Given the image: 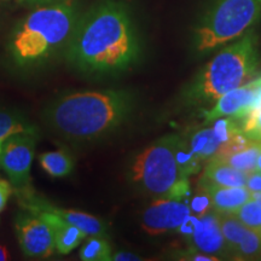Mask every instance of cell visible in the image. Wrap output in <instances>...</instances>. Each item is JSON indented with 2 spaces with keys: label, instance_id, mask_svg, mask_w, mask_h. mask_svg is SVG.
<instances>
[{
  "label": "cell",
  "instance_id": "6da1fadb",
  "mask_svg": "<svg viewBox=\"0 0 261 261\" xmlns=\"http://www.w3.org/2000/svg\"><path fill=\"white\" fill-rule=\"evenodd\" d=\"M139 40L128 10L104 0L77 21L68 42V60L85 73H115L138 60Z\"/></svg>",
  "mask_w": 261,
  "mask_h": 261
},
{
  "label": "cell",
  "instance_id": "7a4b0ae2",
  "mask_svg": "<svg viewBox=\"0 0 261 261\" xmlns=\"http://www.w3.org/2000/svg\"><path fill=\"white\" fill-rule=\"evenodd\" d=\"M126 91H80L64 94L45 112L46 122L58 135L86 142L119 126L132 110Z\"/></svg>",
  "mask_w": 261,
  "mask_h": 261
},
{
  "label": "cell",
  "instance_id": "3957f363",
  "mask_svg": "<svg viewBox=\"0 0 261 261\" xmlns=\"http://www.w3.org/2000/svg\"><path fill=\"white\" fill-rule=\"evenodd\" d=\"M77 21L76 10L64 0L37 6L12 32L9 42L12 61L18 67L46 61L69 42Z\"/></svg>",
  "mask_w": 261,
  "mask_h": 261
},
{
  "label": "cell",
  "instance_id": "277c9868",
  "mask_svg": "<svg viewBox=\"0 0 261 261\" xmlns=\"http://www.w3.org/2000/svg\"><path fill=\"white\" fill-rule=\"evenodd\" d=\"M257 67V38L249 32L208 62L190 91L192 99L217 100L252 81Z\"/></svg>",
  "mask_w": 261,
  "mask_h": 261
},
{
  "label": "cell",
  "instance_id": "5b68a950",
  "mask_svg": "<svg viewBox=\"0 0 261 261\" xmlns=\"http://www.w3.org/2000/svg\"><path fill=\"white\" fill-rule=\"evenodd\" d=\"M175 136L152 143L137 155L130 167V179L156 197L180 200L189 194V179L182 177L175 160Z\"/></svg>",
  "mask_w": 261,
  "mask_h": 261
},
{
  "label": "cell",
  "instance_id": "8992f818",
  "mask_svg": "<svg viewBox=\"0 0 261 261\" xmlns=\"http://www.w3.org/2000/svg\"><path fill=\"white\" fill-rule=\"evenodd\" d=\"M260 12L261 0H215L196 28V47L205 52L241 37Z\"/></svg>",
  "mask_w": 261,
  "mask_h": 261
},
{
  "label": "cell",
  "instance_id": "52a82bcc",
  "mask_svg": "<svg viewBox=\"0 0 261 261\" xmlns=\"http://www.w3.org/2000/svg\"><path fill=\"white\" fill-rule=\"evenodd\" d=\"M37 136L18 133L5 140L3 145L0 168L8 175L15 190L29 194L32 190V165L34 160Z\"/></svg>",
  "mask_w": 261,
  "mask_h": 261
},
{
  "label": "cell",
  "instance_id": "ba28073f",
  "mask_svg": "<svg viewBox=\"0 0 261 261\" xmlns=\"http://www.w3.org/2000/svg\"><path fill=\"white\" fill-rule=\"evenodd\" d=\"M15 230L19 247L25 256L47 259L56 252L51 228L38 215L31 212L19 213L15 220Z\"/></svg>",
  "mask_w": 261,
  "mask_h": 261
},
{
  "label": "cell",
  "instance_id": "9c48e42d",
  "mask_svg": "<svg viewBox=\"0 0 261 261\" xmlns=\"http://www.w3.org/2000/svg\"><path fill=\"white\" fill-rule=\"evenodd\" d=\"M191 214L190 207L177 198L159 197L142 215V227L146 233L158 236L178 230L182 221Z\"/></svg>",
  "mask_w": 261,
  "mask_h": 261
},
{
  "label": "cell",
  "instance_id": "30bf717a",
  "mask_svg": "<svg viewBox=\"0 0 261 261\" xmlns=\"http://www.w3.org/2000/svg\"><path fill=\"white\" fill-rule=\"evenodd\" d=\"M259 79L249 81L246 85L228 91L217 99L215 106L210 110H205L203 117L207 122L225 116H232L233 119H242L253 109L260 97Z\"/></svg>",
  "mask_w": 261,
  "mask_h": 261
},
{
  "label": "cell",
  "instance_id": "8fae6325",
  "mask_svg": "<svg viewBox=\"0 0 261 261\" xmlns=\"http://www.w3.org/2000/svg\"><path fill=\"white\" fill-rule=\"evenodd\" d=\"M23 198L24 201L22 204L24 205V208H27L31 213L41 218L50 226L57 253L62 254V255H67V254L73 252L75 248L79 247L85 238H87L86 234L79 227L62 220L60 217H57L52 212L44 210L40 205L34 203L28 196H24Z\"/></svg>",
  "mask_w": 261,
  "mask_h": 261
},
{
  "label": "cell",
  "instance_id": "7c38bea8",
  "mask_svg": "<svg viewBox=\"0 0 261 261\" xmlns=\"http://www.w3.org/2000/svg\"><path fill=\"white\" fill-rule=\"evenodd\" d=\"M188 240L192 246V249L200 250L202 253L214 256L230 254L221 232L219 215L214 211L208 212L200 217L195 232Z\"/></svg>",
  "mask_w": 261,
  "mask_h": 261
},
{
  "label": "cell",
  "instance_id": "4fadbf2b",
  "mask_svg": "<svg viewBox=\"0 0 261 261\" xmlns=\"http://www.w3.org/2000/svg\"><path fill=\"white\" fill-rule=\"evenodd\" d=\"M201 188L210 196L213 211L219 214H232L250 200V191L246 187H220L201 180Z\"/></svg>",
  "mask_w": 261,
  "mask_h": 261
},
{
  "label": "cell",
  "instance_id": "5bb4252c",
  "mask_svg": "<svg viewBox=\"0 0 261 261\" xmlns=\"http://www.w3.org/2000/svg\"><path fill=\"white\" fill-rule=\"evenodd\" d=\"M24 196H28L31 200L37 203L38 205L44 208V210L50 211L54 214H56L57 217H60L62 220L67 221L74 226L79 227L83 232L86 234L87 237L90 236H103L106 233V226L104 224L98 219L94 215H91L89 213H84L80 211H73V210H63V208L57 207L48 202L40 200V198L34 197L31 194H24Z\"/></svg>",
  "mask_w": 261,
  "mask_h": 261
},
{
  "label": "cell",
  "instance_id": "9a60e30c",
  "mask_svg": "<svg viewBox=\"0 0 261 261\" xmlns=\"http://www.w3.org/2000/svg\"><path fill=\"white\" fill-rule=\"evenodd\" d=\"M248 173L240 171L224 160L212 158L204 169L202 180L213 182L220 187H246Z\"/></svg>",
  "mask_w": 261,
  "mask_h": 261
},
{
  "label": "cell",
  "instance_id": "2e32d148",
  "mask_svg": "<svg viewBox=\"0 0 261 261\" xmlns=\"http://www.w3.org/2000/svg\"><path fill=\"white\" fill-rule=\"evenodd\" d=\"M39 162L45 172L52 178H63L74 169L71 156L64 150L47 151L39 156Z\"/></svg>",
  "mask_w": 261,
  "mask_h": 261
},
{
  "label": "cell",
  "instance_id": "e0dca14e",
  "mask_svg": "<svg viewBox=\"0 0 261 261\" xmlns=\"http://www.w3.org/2000/svg\"><path fill=\"white\" fill-rule=\"evenodd\" d=\"M219 223L228 253L234 255L238 246L246 236L248 227L241 223L233 214H219Z\"/></svg>",
  "mask_w": 261,
  "mask_h": 261
},
{
  "label": "cell",
  "instance_id": "ac0fdd59",
  "mask_svg": "<svg viewBox=\"0 0 261 261\" xmlns=\"http://www.w3.org/2000/svg\"><path fill=\"white\" fill-rule=\"evenodd\" d=\"M188 143L192 152L197 156L201 162L203 160L213 158L221 145V143L215 137L212 127L197 130Z\"/></svg>",
  "mask_w": 261,
  "mask_h": 261
},
{
  "label": "cell",
  "instance_id": "d6986e66",
  "mask_svg": "<svg viewBox=\"0 0 261 261\" xmlns=\"http://www.w3.org/2000/svg\"><path fill=\"white\" fill-rule=\"evenodd\" d=\"M261 151V143L253 140L250 144L244 146L243 149L237 150V151L231 152L224 158H218L224 160L225 162H227L228 165H231L232 167L240 169V171L249 173L255 172V166H256V160ZM215 158V156H214Z\"/></svg>",
  "mask_w": 261,
  "mask_h": 261
},
{
  "label": "cell",
  "instance_id": "ffe728a7",
  "mask_svg": "<svg viewBox=\"0 0 261 261\" xmlns=\"http://www.w3.org/2000/svg\"><path fill=\"white\" fill-rule=\"evenodd\" d=\"M18 133L38 135L37 128L16 114L0 112V140L5 142L11 136Z\"/></svg>",
  "mask_w": 261,
  "mask_h": 261
},
{
  "label": "cell",
  "instance_id": "44dd1931",
  "mask_svg": "<svg viewBox=\"0 0 261 261\" xmlns=\"http://www.w3.org/2000/svg\"><path fill=\"white\" fill-rule=\"evenodd\" d=\"M112 255V248L102 236L87 237L80 249V259L84 261H109Z\"/></svg>",
  "mask_w": 261,
  "mask_h": 261
},
{
  "label": "cell",
  "instance_id": "7402d4cb",
  "mask_svg": "<svg viewBox=\"0 0 261 261\" xmlns=\"http://www.w3.org/2000/svg\"><path fill=\"white\" fill-rule=\"evenodd\" d=\"M174 152L175 160H177L178 167L180 169L182 177L189 179L191 174H194V173H196L200 169L201 161L198 160L197 156L192 152L188 142L179 139L177 137V139H175Z\"/></svg>",
  "mask_w": 261,
  "mask_h": 261
},
{
  "label": "cell",
  "instance_id": "603a6c76",
  "mask_svg": "<svg viewBox=\"0 0 261 261\" xmlns=\"http://www.w3.org/2000/svg\"><path fill=\"white\" fill-rule=\"evenodd\" d=\"M241 223L254 230H261V203L249 200L232 213Z\"/></svg>",
  "mask_w": 261,
  "mask_h": 261
},
{
  "label": "cell",
  "instance_id": "cb8c5ba5",
  "mask_svg": "<svg viewBox=\"0 0 261 261\" xmlns=\"http://www.w3.org/2000/svg\"><path fill=\"white\" fill-rule=\"evenodd\" d=\"M234 256L241 259H255L261 256V236L259 230L248 227L246 236L238 246Z\"/></svg>",
  "mask_w": 261,
  "mask_h": 261
},
{
  "label": "cell",
  "instance_id": "d4e9b609",
  "mask_svg": "<svg viewBox=\"0 0 261 261\" xmlns=\"http://www.w3.org/2000/svg\"><path fill=\"white\" fill-rule=\"evenodd\" d=\"M243 125V133L248 138L261 143V94L255 106L246 116Z\"/></svg>",
  "mask_w": 261,
  "mask_h": 261
},
{
  "label": "cell",
  "instance_id": "484cf974",
  "mask_svg": "<svg viewBox=\"0 0 261 261\" xmlns=\"http://www.w3.org/2000/svg\"><path fill=\"white\" fill-rule=\"evenodd\" d=\"M213 126H212V128H213V132L215 137H217V139L219 140L221 144H224L225 142H227V140H230L231 138L234 135H237V133H240L241 130L237 127L236 122L233 121V119H218L213 121Z\"/></svg>",
  "mask_w": 261,
  "mask_h": 261
},
{
  "label": "cell",
  "instance_id": "4316f807",
  "mask_svg": "<svg viewBox=\"0 0 261 261\" xmlns=\"http://www.w3.org/2000/svg\"><path fill=\"white\" fill-rule=\"evenodd\" d=\"M189 207H190V211L196 217H202V215L211 212V210H213L210 196H208L203 188H200V191L192 197Z\"/></svg>",
  "mask_w": 261,
  "mask_h": 261
},
{
  "label": "cell",
  "instance_id": "83f0119b",
  "mask_svg": "<svg viewBox=\"0 0 261 261\" xmlns=\"http://www.w3.org/2000/svg\"><path fill=\"white\" fill-rule=\"evenodd\" d=\"M198 219H200V217H196V215H191V214L189 215L187 219L182 221L180 226L178 227L179 233H181L184 237L190 238L192 236V233L195 232L196 227H197Z\"/></svg>",
  "mask_w": 261,
  "mask_h": 261
},
{
  "label": "cell",
  "instance_id": "f1b7e54d",
  "mask_svg": "<svg viewBox=\"0 0 261 261\" xmlns=\"http://www.w3.org/2000/svg\"><path fill=\"white\" fill-rule=\"evenodd\" d=\"M12 185L10 181H6L4 179H0V213L5 210L6 203H8L10 196L12 194Z\"/></svg>",
  "mask_w": 261,
  "mask_h": 261
},
{
  "label": "cell",
  "instance_id": "f546056e",
  "mask_svg": "<svg viewBox=\"0 0 261 261\" xmlns=\"http://www.w3.org/2000/svg\"><path fill=\"white\" fill-rule=\"evenodd\" d=\"M246 188L250 192L261 191V173L260 172H252L248 174Z\"/></svg>",
  "mask_w": 261,
  "mask_h": 261
},
{
  "label": "cell",
  "instance_id": "4dcf8cb0",
  "mask_svg": "<svg viewBox=\"0 0 261 261\" xmlns=\"http://www.w3.org/2000/svg\"><path fill=\"white\" fill-rule=\"evenodd\" d=\"M182 259L185 260H194V261H218L219 257L214 256V255H210V254L202 253L200 250H191L188 254H184V257Z\"/></svg>",
  "mask_w": 261,
  "mask_h": 261
},
{
  "label": "cell",
  "instance_id": "1f68e13d",
  "mask_svg": "<svg viewBox=\"0 0 261 261\" xmlns=\"http://www.w3.org/2000/svg\"><path fill=\"white\" fill-rule=\"evenodd\" d=\"M112 260L115 261H138L142 260V257H139L138 255L132 253H127V252H120L112 255Z\"/></svg>",
  "mask_w": 261,
  "mask_h": 261
},
{
  "label": "cell",
  "instance_id": "d6a6232c",
  "mask_svg": "<svg viewBox=\"0 0 261 261\" xmlns=\"http://www.w3.org/2000/svg\"><path fill=\"white\" fill-rule=\"evenodd\" d=\"M22 3L28 5H46V4H52V3L62 2V0H21Z\"/></svg>",
  "mask_w": 261,
  "mask_h": 261
},
{
  "label": "cell",
  "instance_id": "836d02e7",
  "mask_svg": "<svg viewBox=\"0 0 261 261\" xmlns=\"http://www.w3.org/2000/svg\"><path fill=\"white\" fill-rule=\"evenodd\" d=\"M9 259H10L9 252L6 250V248L4 246H2V244H0V261H6Z\"/></svg>",
  "mask_w": 261,
  "mask_h": 261
},
{
  "label": "cell",
  "instance_id": "e575fe53",
  "mask_svg": "<svg viewBox=\"0 0 261 261\" xmlns=\"http://www.w3.org/2000/svg\"><path fill=\"white\" fill-rule=\"evenodd\" d=\"M250 200H254L261 203V191L259 192H250Z\"/></svg>",
  "mask_w": 261,
  "mask_h": 261
},
{
  "label": "cell",
  "instance_id": "d590c367",
  "mask_svg": "<svg viewBox=\"0 0 261 261\" xmlns=\"http://www.w3.org/2000/svg\"><path fill=\"white\" fill-rule=\"evenodd\" d=\"M255 172H260L261 173V151H260V154H259V156H257V160H256Z\"/></svg>",
  "mask_w": 261,
  "mask_h": 261
},
{
  "label": "cell",
  "instance_id": "8d00e7d4",
  "mask_svg": "<svg viewBox=\"0 0 261 261\" xmlns=\"http://www.w3.org/2000/svg\"><path fill=\"white\" fill-rule=\"evenodd\" d=\"M4 143H5V142H2V140H0V158H2V151H3V145H4Z\"/></svg>",
  "mask_w": 261,
  "mask_h": 261
},
{
  "label": "cell",
  "instance_id": "74e56055",
  "mask_svg": "<svg viewBox=\"0 0 261 261\" xmlns=\"http://www.w3.org/2000/svg\"><path fill=\"white\" fill-rule=\"evenodd\" d=\"M259 81H260V93H261V77L259 79Z\"/></svg>",
  "mask_w": 261,
  "mask_h": 261
},
{
  "label": "cell",
  "instance_id": "f35d334b",
  "mask_svg": "<svg viewBox=\"0 0 261 261\" xmlns=\"http://www.w3.org/2000/svg\"><path fill=\"white\" fill-rule=\"evenodd\" d=\"M260 236H261V230H260Z\"/></svg>",
  "mask_w": 261,
  "mask_h": 261
}]
</instances>
